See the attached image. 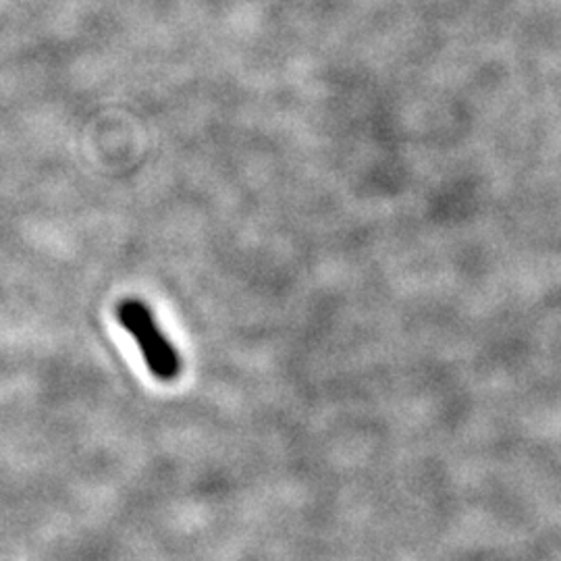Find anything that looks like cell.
Returning <instances> with one entry per match:
<instances>
[{
	"instance_id": "1",
	"label": "cell",
	"mask_w": 561,
	"mask_h": 561,
	"mask_svg": "<svg viewBox=\"0 0 561 561\" xmlns=\"http://www.w3.org/2000/svg\"><path fill=\"white\" fill-rule=\"evenodd\" d=\"M117 319L138 343L150 373L161 381H175L181 373L180 354L164 337L148 306L134 298L123 300L117 306Z\"/></svg>"
}]
</instances>
